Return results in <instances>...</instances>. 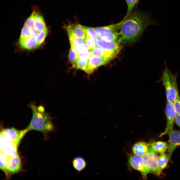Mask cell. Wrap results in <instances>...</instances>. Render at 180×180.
I'll use <instances>...</instances> for the list:
<instances>
[{"instance_id":"obj_1","label":"cell","mask_w":180,"mask_h":180,"mask_svg":"<svg viewBox=\"0 0 180 180\" xmlns=\"http://www.w3.org/2000/svg\"><path fill=\"white\" fill-rule=\"evenodd\" d=\"M152 24L160 26L149 13L135 10L124 20L119 30L117 41L120 44L134 43L144 30Z\"/></svg>"},{"instance_id":"obj_2","label":"cell","mask_w":180,"mask_h":180,"mask_svg":"<svg viewBox=\"0 0 180 180\" xmlns=\"http://www.w3.org/2000/svg\"><path fill=\"white\" fill-rule=\"evenodd\" d=\"M29 106L32 110V115L30 123L24 129L26 133L35 130L46 135L55 130L56 127L52 122V118L46 111L44 106H37L34 103H30Z\"/></svg>"},{"instance_id":"obj_3","label":"cell","mask_w":180,"mask_h":180,"mask_svg":"<svg viewBox=\"0 0 180 180\" xmlns=\"http://www.w3.org/2000/svg\"><path fill=\"white\" fill-rule=\"evenodd\" d=\"M164 68L162 74L161 80L165 90L167 101L173 103L179 95L177 78L180 72L173 74L168 68L164 61Z\"/></svg>"},{"instance_id":"obj_4","label":"cell","mask_w":180,"mask_h":180,"mask_svg":"<svg viewBox=\"0 0 180 180\" xmlns=\"http://www.w3.org/2000/svg\"><path fill=\"white\" fill-rule=\"evenodd\" d=\"M124 20L123 19L116 23L94 28L99 38L108 42L116 41L119 36L118 31Z\"/></svg>"},{"instance_id":"obj_5","label":"cell","mask_w":180,"mask_h":180,"mask_svg":"<svg viewBox=\"0 0 180 180\" xmlns=\"http://www.w3.org/2000/svg\"><path fill=\"white\" fill-rule=\"evenodd\" d=\"M156 153L153 151L150 145L148 151L142 157L144 164L149 172L158 176V156Z\"/></svg>"},{"instance_id":"obj_6","label":"cell","mask_w":180,"mask_h":180,"mask_svg":"<svg viewBox=\"0 0 180 180\" xmlns=\"http://www.w3.org/2000/svg\"><path fill=\"white\" fill-rule=\"evenodd\" d=\"M165 113L166 119V128L164 131L160 134L159 137L168 134L173 130L176 114L173 103L167 102L166 106Z\"/></svg>"},{"instance_id":"obj_7","label":"cell","mask_w":180,"mask_h":180,"mask_svg":"<svg viewBox=\"0 0 180 180\" xmlns=\"http://www.w3.org/2000/svg\"><path fill=\"white\" fill-rule=\"evenodd\" d=\"M0 133L8 137L12 143L18 147L22 138L26 134L24 129L20 130L12 127L2 129Z\"/></svg>"},{"instance_id":"obj_8","label":"cell","mask_w":180,"mask_h":180,"mask_svg":"<svg viewBox=\"0 0 180 180\" xmlns=\"http://www.w3.org/2000/svg\"><path fill=\"white\" fill-rule=\"evenodd\" d=\"M111 60L105 57L92 56L88 60V67L85 72L88 74L90 75L96 68L106 64Z\"/></svg>"},{"instance_id":"obj_9","label":"cell","mask_w":180,"mask_h":180,"mask_svg":"<svg viewBox=\"0 0 180 180\" xmlns=\"http://www.w3.org/2000/svg\"><path fill=\"white\" fill-rule=\"evenodd\" d=\"M128 162L131 166L141 173L144 178H146L149 172L144 164L141 156L134 154H130Z\"/></svg>"},{"instance_id":"obj_10","label":"cell","mask_w":180,"mask_h":180,"mask_svg":"<svg viewBox=\"0 0 180 180\" xmlns=\"http://www.w3.org/2000/svg\"><path fill=\"white\" fill-rule=\"evenodd\" d=\"M168 154L170 160L175 150L180 146V131L172 130L168 134Z\"/></svg>"},{"instance_id":"obj_11","label":"cell","mask_w":180,"mask_h":180,"mask_svg":"<svg viewBox=\"0 0 180 180\" xmlns=\"http://www.w3.org/2000/svg\"><path fill=\"white\" fill-rule=\"evenodd\" d=\"M22 168L21 161L18 154L9 158L7 167L8 178L11 176L20 172Z\"/></svg>"},{"instance_id":"obj_12","label":"cell","mask_w":180,"mask_h":180,"mask_svg":"<svg viewBox=\"0 0 180 180\" xmlns=\"http://www.w3.org/2000/svg\"><path fill=\"white\" fill-rule=\"evenodd\" d=\"M97 46L103 49L118 54L120 50L121 47L117 40L108 42L100 38H98L96 41Z\"/></svg>"},{"instance_id":"obj_13","label":"cell","mask_w":180,"mask_h":180,"mask_svg":"<svg viewBox=\"0 0 180 180\" xmlns=\"http://www.w3.org/2000/svg\"><path fill=\"white\" fill-rule=\"evenodd\" d=\"M65 28L68 35L72 34L84 39L86 37V26L80 24H69L66 26Z\"/></svg>"},{"instance_id":"obj_14","label":"cell","mask_w":180,"mask_h":180,"mask_svg":"<svg viewBox=\"0 0 180 180\" xmlns=\"http://www.w3.org/2000/svg\"><path fill=\"white\" fill-rule=\"evenodd\" d=\"M90 51L92 56L105 57L111 60L114 58L118 54L115 52L104 50L98 46L90 50Z\"/></svg>"},{"instance_id":"obj_15","label":"cell","mask_w":180,"mask_h":180,"mask_svg":"<svg viewBox=\"0 0 180 180\" xmlns=\"http://www.w3.org/2000/svg\"><path fill=\"white\" fill-rule=\"evenodd\" d=\"M150 145L144 142H141L135 144L133 146L132 151L134 154L142 157L148 151Z\"/></svg>"},{"instance_id":"obj_16","label":"cell","mask_w":180,"mask_h":180,"mask_svg":"<svg viewBox=\"0 0 180 180\" xmlns=\"http://www.w3.org/2000/svg\"><path fill=\"white\" fill-rule=\"evenodd\" d=\"M74 168L78 174L84 170L86 167L87 163L86 160L80 156H76L70 161Z\"/></svg>"},{"instance_id":"obj_17","label":"cell","mask_w":180,"mask_h":180,"mask_svg":"<svg viewBox=\"0 0 180 180\" xmlns=\"http://www.w3.org/2000/svg\"><path fill=\"white\" fill-rule=\"evenodd\" d=\"M150 146L154 152L161 154H164L168 148L167 143L162 141L152 142L150 143Z\"/></svg>"},{"instance_id":"obj_18","label":"cell","mask_w":180,"mask_h":180,"mask_svg":"<svg viewBox=\"0 0 180 180\" xmlns=\"http://www.w3.org/2000/svg\"><path fill=\"white\" fill-rule=\"evenodd\" d=\"M169 160L168 155L166 154H161L158 156V176H160L162 173V170L166 167Z\"/></svg>"},{"instance_id":"obj_19","label":"cell","mask_w":180,"mask_h":180,"mask_svg":"<svg viewBox=\"0 0 180 180\" xmlns=\"http://www.w3.org/2000/svg\"><path fill=\"white\" fill-rule=\"evenodd\" d=\"M18 147L12 142L5 146L2 150H0L8 157L14 156L18 154Z\"/></svg>"},{"instance_id":"obj_20","label":"cell","mask_w":180,"mask_h":180,"mask_svg":"<svg viewBox=\"0 0 180 180\" xmlns=\"http://www.w3.org/2000/svg\"><path fill=\"white\" fill-rule=\"evenodd\" d=\"M34 26L40 32H41L47 28L43 17L38 13H36Z\"/></svg>"},{"instance_id":"obj_21","label":"cell","mask_w":180,"mask_h":180,"mask_svg":"<svg viewBox=\"0 0 180 180\" xmlns=\"http://www.w3.org/2000/svg\"><path fill=\"white\" fill-rule=\"evenodd\" d=\"M8 159L9 157L2 152H0V168L4 172L7 178L8 177V176L7 167Z\"/></svg>"},{"instance_id":"obj_22","label":"cell","mask_w":180,"mask_h":180,"mask_svg":"<svg viewBox=\"0 0 180 180\" xmlns=\"http://www.w3.org/2000/svg\"><path fill=\"white\" fill-rule=\"evenodd\" d=\"M127 5V10L126 15L123 19L127 18L133 11L134 8L140 0H125Z\"/></svg>"},{"instance_id":"obj_23","label":"cell","mask_w":180,"mask_h":180,"mask_svg":"<svg viewBox=\"0 0 180 180\" xmlns=\"http://www.w3.org/2000/svg\"><path fill=\"white\" fill-rule=\"evenodd\" d=\"M70 46H78L85 43V39L78 38L72 34L68 35Z\"/></svg>"},{"instance_id":"obj_24","label":"cell","mask_w":180,"mask_h":180,"mask_svg":"<svg viewBox=\"0 0 180 180\" xmlns=\"http://www.w3.org/2000/svg\"><path fill=\"white\" fill-rule=\"evenodd\" d=\"M88 60L85 58H78L76 68L83 70L85 72L88 67Z\"/></svg>"},{"instance_id":"obj_25","label":"cell","mask_w":180,"mask_h":180,"mask_svg":"<svg viewBox=\"0 0 180 180\" xmlns=\"http://www.w3.org/2000/svg\"><path fill=\"white\" fill-rule=\"evenodd\" d=\"M0 150H2L5 146L12 142L7 136L0 133Z\"/></svg>"},{"instance_id":"obj_26","label":"cell","mask_w":180,"mask_h":180,"mask_svg":"<svg viewBox=\"0 0 180 180\" xmlns=\"http://www.w3.org/2000/svg\"><path fill=\"white\" fill-rule=\"evenodd\" d=\"M78 58L77 54L70 48L69 52V59L72 67L74 68H76Z\"/></svg>"},{"instance_id":"obj_27","label":"cell","mask_w":180,"mask_h":180,"mask_svg":"<svg viewBox=\"0 0 180 180\" xmlns=\"http://www.w3.org/2000/svg\"><path fill=\"white\" fill-rule=\"evenodd\" d=\"M36 13V12L34 11L32 12L25 22L24 26L29 27L34 26Z\"/></svg>"},{"instance_id":"obj_28","label":"cell","mask_w":180,"mask_h":180,"mask_svg":"<svg viewBox=\"0 0 180 180\" xmlns=\"http://www.w3.org/2000/svg\"><path fill=\"white\" fill-rule=\"evenodd\" d=\"M86 31L87 36L93 39L95 41L99 37L94 28L86 27Z\"/></svg>"},{"instance_id":"obj_29","label":"cell","mask_w":180,"mask_h":180,"mask_svg":"<svg viewBox=\"0 0 180 180\" xmlns=\"http://www.w3.org/2000/svg\"><path fill=\"white\" fill-rule=\"evenodd\" d=\"M85 42L88 46L90 50L95 48L96 46V43L93 39L87 36L85 39Z\"/></svg>"},{"instance_id":"obj_30","label":"cell","mask_w":180,"mask_h":180,"mask_svg":"<svg viewBox=\"0 0 180 180\" xmlns=\"http://www.w3.org/2000/svg\"><path fill=\"white\" fill-rule=\"evenodd\" d=\"M173 104L176 114H180V97L179 95L178 96Z\"/></svg>"},{"instance_id":"obj_31","label":"cell","mask_w":180,"mask_h":180,"mask_svg":"<svg viewBox=\"0 0 180 180\" xmlns=\"http://www.w3.org/2000/svg\"><path fill=\"white\" fill-rule=\"evenodd\" d=\"M78 53L86 52L90 51L88 46L85 43H83L78 46Z\"/></svg>"},{"instance_id":"obj_32","label":"cell","mask_w":180,"mask_h":180,"mask_svg":"<svg viewBox=\"0 0 180 180\" xmlns=\"http://www.w3.org/2000/svg\"><path fill=\"white\" fill-rule=\"evenodd\" d=\"M78 58H85L88 60L92 56L90 51L84 53H79L78 54Z\"/></svg>"},{"instance_id":"obj_33","label":"cell","mask_w":180,"mask_h":180,"mask_svg":"<svg viewBox=\"0 0 180 180\" xmlns=\"http://www.w3.org/2000/svg\"><path fill=\"white\" fill-rule=\"evenodd\" d=\"M175 122H176L177 126L180 127V114H176Z\"/></svg>"}]
</instances>
